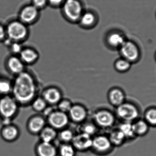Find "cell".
<instances>
[{
    "label": "cell",
    "mask_w": 156,
    "mask_h": 156,
    "mask_svg": "<svg viewBox=\"0 0 156 156\" xmlns=\"http://www.w3.org/2000/svg\"><path fill=\"white\" fill-rule=\"evenodd\" d=\"M61 7L64 16L72 23H78L84 12L83 5L80 0H66Z\"/></svg>",
    "instance_id": "obj_4"
},
{
    "label": "cell",
    "mask_w": 156,
    "mask_h": 156,
    "mask_svg": "<svg viewBox=\"0 0 156 156\" xmlns=\"http://www.w3.org/2000/svg\"><path fill=\"white\" fill-rule=\"evenodd\" d=\"M34 152L36 156H58V147L53 143L40 141L36 145Z\"/></svg>",
    "instance_id": "obj_17"
},
{
    "label": "cell",
    "mask_w": 156,
    "mask_h": 156,
    "mask_svg": "<svg viewBox=\"0 0 156 156\" xmlns=\"http://www.w3.org/2000/svg\"><path fill=\"white\" fill-rule=\"evenodd\" d=\"M113 147L108 136L98 135L93 137L91 150L96 155H107L112 153Z\"/></svg>",
    "instance_id": "obj_6"
},
{
    "label": "cell",
    "mask_w": 156,
    "mask_h": 156,
    "mask_svg": "<svg viewBox=\"0 0 156 156\" xmlns=\"http://www.w3.org/2000/svg\"><path fill=\"white\" fill-rule=\"evenodd\" d=\"M145 121L150 126H156V108H150L146 111Z\"/></svg>",
    "instance_id": "obj_32"
},
{
    "label": "cell",
    "mask_w": 156,
    "mask_h": 156,
    "mask_svg": "<svg viewBox=\"0 0 156 156\" xmlns=\"http://www.w3.org/2000/svg\"><path fill=\"white\" fill-rule=\"evenodd\" d=\"M124 35L120 32L113 31L108 34L106 36L107 45L112 48H120L126 41Z\"/></svg>",
    "instance_id": "obj_20"
},
{
    "label": "cell",
    "mask_w": 156,
    "mask_h": 156,
    "mask_svg": "<svg viewBox=\"0 0 156 156\" xmlns=\"http://www.w3.org/2000/svg\"><path fill=\"white\" fill-rule=\"evenodd\" d=\"M133 124L134 131L136 136L145 135L149 131L150 125L145 120L138 119L133 122Z\"/></svg>",
    "instance_id": "obj_25"
},
{
    "label": "cell",
    "mask_w": 156,
    "mask_h": 156,
    "mask_svg": "<svg viewBox=\"0 0 156 156\" xmlns=\"http://www.w3.org/2000/svg\"><path fill=\"white\" fill-rule=\"evenodd\" d=\"M55 110L54 106L48 105L42 112L43 113V115L46 119Z\"/></svg>",
    "instance_id": "obj_38"
},
{
    "label": "cell",
    "mask_w": 156,
    "mask_h": 156,
    "mask_svg": "<svg viewBox=\"0 0 156 156\" xmlns=\"http://www.w3.org/2000/svg\"><path fill=\"white\" fill-rule=\"evenodd\" d=\"M68 114L70 121L80 124L86 121L88 117V110L83 105L75 103L73 104Z\"/></svg>",
    "instance_id": "obj_15"
},
{
    "label": "cell",
    "mask_w": 156,
    "mask_h": 156,
    "mask_svg": "<svg viewBox=\"0 0 156 156\" xmlns=\"http://www.w3.org/2000/svg\"><path fill=\"white\" fill-rule=\"evenodd\" d=\"M115 114L107 109H99L94 113L93 122L98 128L104 129L113 127L115 122Z\"/></svg>",
    "instance_id": "obj_7"
},
{
    "label": "cell",
    "mask_w": 156,
    "mask_h": 156,
    "mask_svg": "<svg viewBox=\"0 0 156 156\" xmlns=\"http://www.w3.org/2000/svg\"><path fill=\"white\" fill-rule=\"evenodd\" d=\"M12 95L20 106L30 105L37 96V82L33 74L25 70L15 77Z\"/></svg>",
    "instance_id": "obj_1"
},
{
    "label": "cell",
    "mask_w": 156,
    "mask_h": 156,
    "mask_svg": "<svg viewBox=\"0 0 156 156\" xmlns=\"http://www.w3.org/2000/svg\"><path fill=\"white\" fill-rule=\"evenodd\" d=\"M31 4L40 10L44 8L48 5V0H32Z\"/></svg>",
    "instance_id": "obj_35"
},
{
    "label": "cell",
    "mask_w": 156,
    "mask_h": 156,
    "mask_svg": "<svg viewBox=\"0 0 156 156\" xmlns=\"http://www.w3.org/2000/svg\"><path fill=\"white\" fill-rule=\"evenodd\" d=\"M13 81L6 77L0 78V97L12 95Z\"/></svg>",
    "instance_id": "obj_26"
},
{
    "label": "cell",
    "mask_w": 156,
    "mask_h": 156,
    "mask_svg": "<svg viewBox=\"0 0 156 156\" xmlns=\"http://www.w3.org/2000/svg\"><path fill=\"white\" fill-rule=\"evenodd\" d=\"M6 70L11 75L16 77L26 70V65L18 56L11 55L5 62Z\"/></svg>",
    "instance_id": "obj_12"
},
{
    "label": "cell",
    "mask_w": 156,
    "mask_h": 156,
    "mask_svg": "<svg viewBox=\"0 0 156 156\" xmlns=\"http://www.w3.org/2000/svg\"><path fill=\"white\" fill-rule=\"evenodd\" d=\"M39 12L40 10L32 4L27 5L20 10L18 19L27 26L32 24L39 18Z\"/></svg>",
    "instance_id": "obj_10"
},
{
    "label": "cell",
    "mask_w": 156,
    "mask_h": 156,
    "mask_svg": "<svg viewBox=\"0 0 156 156\" xmlns=\"http://www.w3.org/2000/svg\"><path fill=\"white\" fill-rule=\"evenodd\" d=\"M20 106L12 95L0 97L1 120L12 121L19 113Z\"/></svg>",
    "instance_id": "obj_3"
},
{
    "label": "cell",
    "mask_w": 156,
    "mask_h": 156,
    "mask_svg": "<svg viewBox=\"0 0 156 156\" xmlns=\"http://www.w3.org/2000/svg\"><path fill=\"white\" fill-rule=\"evenodd\" d=\"M9 49L12 53V55L15 56H19L21 51L23 47L22 45V43L19 42H12L8 46Z\"/></svg>",
    "instance_id": "obj_34"
},
{
    "label": "cell",
    "mask_w": 156,
    "mask_h": 156,
    "mask_svg": "<svg viewBox=\"0 0 156 156\" xmlns=\"http://www.w3.org/2000/svg\"><path fill=\"white\" fill-rule=\"evenodd\" d=\"M98 129V127L94 122H84L80 124L79 133H82L93 137L96 135Z\"/></svg>",
    "instance_id": "obj_27"
},
{
    "label": "cell",
    "mask_w": 156,
    "mask_h": 156,
    "mask_svg": "<svg viewBox=\"0 0 156 156\" xmlns=\"http://www.w3.org/2000/svg\"><path fill=\"white\" fill-rule=\"evenodd\" d=\"M76 153L71 143H61L58 147V156H76Z\"/></svg>",
    "instance_id": "obj_28"
},
{
    "label": "cell",
    "mask_w": 156,
    "mask_h": 156,
    "mask_svg": "<svg viewBox=\"0 0 156 156\" xmlns=\"http://www.w3.org/2000/svg\"><path fill=\"white\" fill-rule=\"evenodd\" d=\"M73 104V103L70 100L63 98L57 105V110L65 113L68 114Z\"/></svg>",
    "instance_id": "obj_33"
},
{
    "label": "cell",
    "mask_w": 156,
    "mask_h": 156,
    "mask_svg": "<svg viewBox=\"0 0 156 156\" xmlns=\"http://www.w3.org/2000/svg\"><path fill=\"white\" fill-rule=\"evenodd\" d=\"M18 56L26 66L35 64L39 57L36 50L29 47L23 48Z\"/></svg>",
    "instance_id": "obj_19"
},
{
    "label": "cell",
    "mask_w": 156,
    "mask_h": 156,
    "mask_svg": "<svg viewBox=\"0 0 156 156\" xmlns=\"http://www.w3.org/2000/svg\"><path fill=\"white\" fill-rule=\"evenodd\" d=\"M92 138L85 134L78 133L75 135L71 143L77 152L84 153L91 150Z\"/></svg>",
    "instance_id": "obj_13"
},
{
    "label": "cell",
    "mask_w": 156,
    "mask_h": 156,
    "mask_svg": "<svg viewBox=\"0 0 156 156\" xmlns=\"http://www.w3.org/2000/svg\"><path fill=\"white\" fill-rule=\"evenodd\" d=\"M66 0H48V5L52 7H59L62 6Z\"/></svg>",
    "instance_id": "obj_37"
},
{
    "label": "cell",
    "mask_w": 156,
    "mask_h": 156,
    "mask_svg": "<svg viewBox=\"0 0 156 156\" xmlns=\"http://www.w3.org/2000/svg\"><path fill=\"white\" fill-rule=\"evenodd\" d=\"M107 99L109 103L116 108L125 102V94L121 89L114 87L109 90Z\"/></svg>",
    "instance_id": "obj_18"
},
{
    "label": "cell",
    "mask_w": 156,
    "mask_h": 156,
    "mask_svg": "<svg viewBox=\"0 0 156 156\" xmlns=\"http://www.w3.org/2000/svg\"></svg>",
    "instance_id": "obj_41"
},
{
    "label": "cell",
    "mask_w": 156,
    "mask_h": 156,
    "mask_svg": "<svg viewBox=\"0 0 156 156\" xmlns=\"http://www.w3.org/2000/svg\"><path fill=\"white\" fill-rule=\"evenodd\" d=\"M5 28L7 38L12 42L22 43L29 35L28 26L18 19L9 22Z\"/></svg>",
    "instance_id": "obj_2"
},
{
    "label": "cell",
    "mask_w": 156,
    "mask_h": 156,
    "mask_svg": "<svg viewBox=\"0 0 156 156\" xmlns=\"http://www.w3.org/2000/svg\"><path fill=\"white\" fill-rule=\"evenodd\" d=\"M41 96L48 105L53 106L57 105L63 99L62 92L58 88L55 86L46 88L42 92Z\"/></svg>",
    "instance_id": "obj_14"
},
{
    "label": "cell",
    "mask_w": 156,
    "mask_h": 156,
    "mask_svg": "<svg viewBox=\"0 0 156 156\" xmlns=\"http://www.w3.org/2000/svg\"><path fill=\"white\" fill-rule=\"evenodd\" d=\"M1 76H0V78H1Z\"/></svg>",
    "instance_id": "obj_40"
},
{
    "label": "cell",
    "mask_w": 156,
    "mask_h": 156,
    "mask_svg": "<svg viewBox=\"0 0 156 156\" xmlns=\"http://www.w3.org/2000/svg\"><path fill=\"white\" fill-rule=\"evenodd\" d=\"M46 121L48 125L58 131L66 128L70 120L68 114L55 110L46 118Z\"/></svg>",
    "instance_id": "obj_8"
},
{
    "label": "cell",
    "mask_w": 156,
    "mask_h": 156,
    "mask_svg": "<svg viewBox=\"0 0 156 156\" xmlns=\"http://www.w3.org/2000/svg\"><path fill=\"white\" fill-rule=\"evenodd\" d=\"M119 49L122 58L131 63L136 62L140 58L139 48L133 41L126 40Z\"/></svg>",
    "instance_id": "obj_9"
},
{
    "label": "cell",
    "mask_w": 156,
    "mask_h": 156,
    "mask_svg": "<svg viewBox=\"0 0 156 156\" xmlns=\"http://www.w3.org/2000/svg\"><path fill=\"white\" fill-rule=\"evenodd\" d=\"M117 128L123 134L126 140H132L136 137L132 122H122L118 125Z\"/></svg>",
    "instance_id": "obj_24"
},
{
    "label": "cell",
    "mask_w": 156,
    "mask_h": 156,
    "mask_svg": "<svg viewBox=\"0 0 156 156\" xmlns=\"http://www.w3.org/2000/svg\"><path fill=\"white\" fill-rule=\"evenodd\" d=\"M97 22L96 15L90 11H84L79 19L78 23L81 26L86 28H92Z\"/></svg>",
    "instance_id": "obj_21"
},
{
    "label": "cell",
    "mask_w": 156,
    "mask_h": 156,
    "mask_svg": "<svg viewBox=\"0 0 156 156\" xmlns=\"http://www.w3.org/2000/svg\"><path fill=\"white\" fill-rule=\"evenodd\" d=\"M58 131L49 125H46L39 134L40 141L45 143H53L57 138Z\"/></svg>",
    "instance_id": "obj_22"
},
{
    "label": "cell",
    "mask_w": 156,
    "mask_h": 156,
    "mask_svg": "<svg viewBox=\"0 0 156 156\" xmlns=\"http://www.w3.org/2000/svg\"><path fill=\"white\" fill-rule=\"evenodd\" d=\"M46 119L43 115L35 114L31 116L27 120V129L31 135H38L46 126Z\"/></svg>",
    "instance_id": "obj_11"
},
{
    "label": "cell",
    "mask_w": 156,
    "mask_h": 156,
    "mask_svg": "<svg viewBox=\"0 0 156 156\" xmlns=\"http://www.w3.org/2000/svg\"><path fill=\"white\" fill-rule=\"evenodd\" d=\"M108 136L114 147L122 146L126 141L123 134L117 128L111 131Z\"/></svg>",
    "instance_id": "obj_23"
},
{
    "label": "cell",
    "mask_w": 156,
    "mask_h": 156,
    "mask_svg": "<svg viewBox=\"0 0 156 156\" xmlns=\"http://www.w3.org/2000/svg\"><path fill=\"white\" fill-rule=\"evenodd\" d=\"M131 62L123 58L118 59L114 63V68L116 71L121 73L126 72L131 67Z\"/></svg>",
    "instance_id": "obj_31"
},
{
    "label": "cell",
    "mask_w": 156,
    "mask_h": 156,
    "mask_svg": "<svg viewBox=\"0 0 156 156\" xmlns=\"http://www.w3.org/2000/svg\"><path fill=\"white\" fill-rule=\"evenodd\" d=\"M30 105L34 111L42 113L48 104L41 96H37L33 100Z\"/></svg>",
    "instance_id": "obj_30"
},
{
    "label": "cell",
    "mask_w": 156,
    "mask_h": 156,
    "mask_svg": "<svg viewBox=\"0 0 156 156\" xmlns=\"http://www.w3.org/2000/svg\"><path fill=\"white\" fill-rule=\"evenodd\" d=\"M0 122H1V117H0Z\"/></svg>",
    "instance_id": "obj_39"
},
{
    "label": "cell",
    "mask_w": 156,
    "mask_h": 156,
    "mask_svg": "<svg viewBox=\"0 0 156 156\" xmlns=\"http://www.w3.org/2000/svg\"><path fill=\"white\" fill-rule=\"evenodd\" d=\"M21 134L18 126L10 124L8 125H3L0 130V136L3 140L7 143H13L19 138Z\"/></svg>",
    "instance_id": "obj_16"
},
{
    "label": "cell",
    "mask_w": 156,
    "mask_h": 156,
    "mask_svg": "<svg viewBox=\"0 0 156 156\" xmlns=\"http://www.w3.org/2000/svg\"><path fill=\"white\" fill-rule=\"evenodd\" d=\"M75 135L72 130L66 128L59 131L57 138H59L61 143H71Z\"/></svg>",
    "instance_id": "obj_29"
},
{
    "label": "cell",
    "mask_w": 156,
    "mask_h": 156,
    "mask_svg": "<svg viewBox=\"0 0 156 156\" xmlns=\"http://www.w3.org/2000/svg\"><path fill=\"white\" fill-rule=\"evenodd\" d=\"M115 108V116L122 122L133 123L139 118L140 112L138 108L131 103L125 102Z\"/></svg>",
    "instance_id": "obj_5"
},
{
    "label": "cell",
    "mask_w": 156,
    "mask_h": 156,
    "mask_svg": "<svg viewBox=\"0 0 156 156\" xmlns=\"http://www.w3.org/2000/svg\"><path fill=\"white\" fill-rule=\"evenodd\" d=\"M7 38L5 26L0 24V42H3Z\"/></svg>",
    "instance_id": "obj_36"
}]
</instances>
